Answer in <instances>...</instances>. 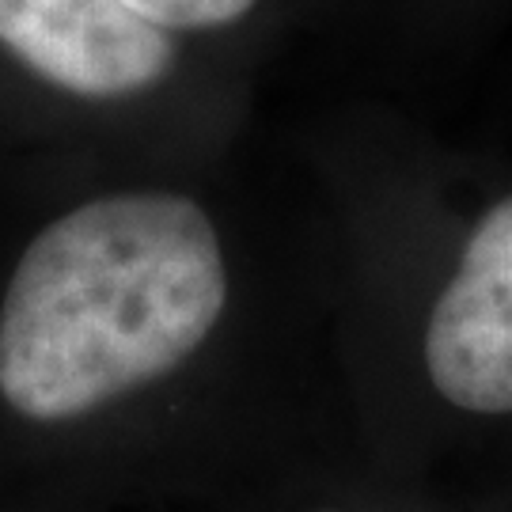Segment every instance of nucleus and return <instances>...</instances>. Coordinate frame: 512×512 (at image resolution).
Here are the masks:
<instances>
[{"label":"nucleus","mask_w":512,"mask_h":512,"mask_svg":"<svg viewBox=\"0 0 512 512\" xmlns=\"http://www.w3.org/2000/svg\"><path fill=\"white\" fill-rule=\"evenodd\" d=\"M509 35L512 0H346L342 27L403 88L471 69Z\"/></svg>","instance_id":"20e7f679"},{"label":"nucleus","mask_w":512,"mask_h":512,"mask_svg":"<svg viewBox=\"0 0 512 512\" xmlns=\"http://www.w3.org/2000/svg\"><path fill=\"white\" fill-rule=\"evenodd\" d=\"M334 395L444 433H512V137H452L414 99L293 114Z\"/></svg>","instance_id":"f257e3e1"},{"label":"nucleus","mask_w":512,"mask_h":512,"mask_svg":"<svg viewBox=\"0 0 512 512\" xmlns=\"http://www.w3.org/2000/svg\"><path fill=\"white\" fill-rule=\"evenodd\" d=\"M0 46L50 92L92 107L156 99L190 57L186 38L122 0H0Z\"/></svg>","instance_id":"7ed1b4c3"},{"label":"nucleus","mask_w":512,"mask_h":512,"mask_svg":"<svg viewBox=\"0 0 512 512\" xmlns=\"http://www.w3.org/2000/svg\"><path fill=\"white\" fill-rule=\"evenodd\" d=\"M224 346L330 361L293 175L251 239L171 183L95 190L46 220L0 300V399L23 421L73 425L183 380Z\"/></svg>","instance_id":"f03ea898"},{"label":"nucleus","mask_w":512,"mask_h":512,"mask_svg":"<svg viewBox=\"0 0 512 512\" xmlns=\"http://www.w3.org/2000/svg\"><path fill=\"white\" fill-rule=\"evenodd\" d=\"M129 12L175 38L274 42L293 50L304 38H342L346 0H122Z\"/></svg>","instance_id":"39448f33"}]
</instances>
